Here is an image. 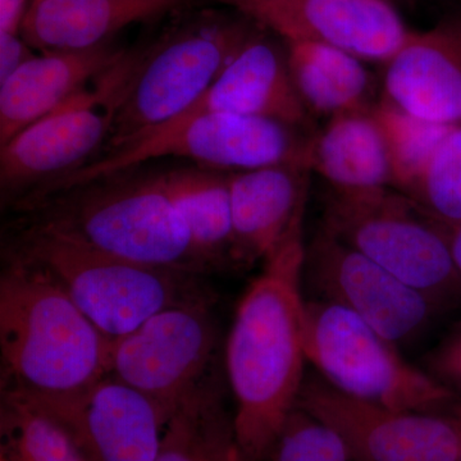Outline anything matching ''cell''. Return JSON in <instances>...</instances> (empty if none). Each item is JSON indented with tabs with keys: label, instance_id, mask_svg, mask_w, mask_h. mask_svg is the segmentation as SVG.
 I'll list each match as a JSON object with an SVG mask.
<instances>
[{
	"label": "cell",
	"instance_id": "obj_1",
	"mask_svg": "<svg viewBox=\"0 0 461 461\" xmlns=\"http://www.w3.org/2000/svg\"><path fill=\"white\" fill-rule=\"evenodd\" d=\"M305 244L288 233L245 291L226 342L236 437L248 461H268L304 384Z\"/></svg>",
	"mask_w": 461,
	"mask_h": 461
},
{
	"label": "cell",
	"instance_id": "obj_2",
	"mask_svg": "<svg viewBox=\"0 0 461 461\" xmlns=\"http://www.w3.org/2000/svg\"><path fill=\"white\" fill-rule=\"evenodd\" d=\"M112 339L41 267L8 253L0 278L2 388L71 393L108 375Z\"/></svg>",
	"mask_w": 461,
	"mask_h": 461
},
{
	"label": "cell",
	"instance_id": "obj_3",
	"mask_svg": "<svg viewBox=\"0 0 461 461\" xmlns=\"http://www.w3.org/2000/svg\"><path fill=\"white\" fill-rule=\"evenodd\" d=\"M27 224L130 262L209 273L173 204L162 172L111 173L17 206Z\"/></svg>",
	"mask_w": 461,
	"mask_h": 461
},
{
	"label": "cell",
	"instance_id": "obj_4",
	"mask_svg": "<svg viewBox=\"0 0 461 461\" xmlns=\"http://www.w3.org/2000/svg\"><path fill=\"white\" fill-rule=\"evenodd\" d=\"M8 253L50 273L109 339L171 306L214 299L203 276L112 257L32 224L23 223Z\"/></svg>",
	"mask_w": 461,
	"mask_h": 461
},
{
	"label": "cell",
	"instance_id": "obj_5",
	"mask_svg": "<svg viewBox=\"0 0 461 461\" xmlns=\"http://www.w3.org/2000/svg\"><path fill=\"white\" fill-rule=\"evenodd\" d=\"M257 27L236 12L203 11L142 47L118 95L108 153L189 111Z\"/></svg>",
	"mask_w": 461,
	"mask_h": 461
},
{
	"label": "cell",
	"instance_id": "obj_6",
	"mask_svg": "<svg viewBox=\"0 0 461 461\" xmlns=\"http://www.w3.org/2000/svg\"><path fill=\"white\" fill-rule=\"evenodd\" d=\"M313 135L269 118L203 113L163 124L131 142L30 191V202L71 189L158 158L177 157L200 167L241 172L282 163H305Z\"/></svg>",
	"mask_w": 461,
	"mask_h": 461
},
{
	"label": "cell",
	"instance_id": "obj_7",
	"mask_svg": "<svg viewBox=\"0 0 461 461\" xmlns=\"http://www.w3.org/2000/svg\"><path fill=\"white\" fill-rule=\"evenodd\" d=\"M306 362L333 388L395 411L454 414L461 396L403 359L400 348L342 306L306 299Z\"/></svg>",
	"mask_w": 461,
	"mask_h": 461
},
{
	"label": "cell",
	"instance_id": "obj_8",
	"mask_svg": "<svg viewBox=\"0 0 461 461\" xmlns=\"http://www.w3.org/2000/svg\"><path fill=\"white\" fill-rule=\"evenodd\" d=\"M321 227L445 308L461 302V278L445 227L403 194L390 187H330Z\"/></svg>",
	"mask_w": 461,
	"mask_h": 461
},
{
	"label": "cell",
	"instance_id": "obj_9",
	"mask_svg": "<svg viewBox=\"0 0 461 461\" xmlns=\"http://www.w3.org/2000/svg\"><path fill=\"white\" fill-rule=\"evenodd\" d=\"M141 48L122 59L66 104L26 127L0 147L3 194L21 196L81 168L109 140L118 95L132 75Z\"/></svg>",
	"mask_w": 461,
	"mask_h": 461
},
{
	"label": "cell",
	"instance_id": "obj_10",
	"mask_svg": "<svg viewBox=\"0 0 461 461\" xmlns=\"http://www.w3.org/2000/svg\"><path fill=\"white\" fill-rule=\"evenodd\" d=\"M303 287L309 299L348 309L399 348L420 341L447 311L321 226L305 245Z\"/></svg>",
	"mask_w": 461,
	"mask_h": 461
},
{
	"label": "cell",
	"instance_id": "obj_11",
	"mask_svg": "<svg viewBox=\"0 0 461 461\" xmlns=\"http://www.w3.org/2000/svg\"><path fill=\"white\" fill-rule=\"evenodd\" d=\"M213 302L171 306L129 335L112 339L108 375L175 411L218 372L220 330Z\"/></svg>",
	"mask_w": 461,
	"mask_h": 461
},
{
	"label": "cell",
	"instance_id": "obj_12",
	"mask_svg": "<svg viewBox=\"0 0 461 461\" xmlns=\"http://www.w3.org/2000/svg\"><path fill=\"white\" fill-rule=\"evenodd\" d=\"M296 406L338 433L353 461H460L461 409L395 411L345 395L317 373L305 375Z\"/></svg>",
	"mask_w": 461,
	"mask_h": 461
},
{
	"label": "cell",
	"instance_id": "obj_13",
	"mask_svg": "<svg viewBox=\"0 0 461 461\" xmlns=\"http://www.w3.org/2000/svg\"><path fill=\"white\" fill-rule=\"evenodd\" d=\"M284 42H317L387 65L409 30L384 0H212Z\"/></svg>",
	"mask_w": 461,
	"mask_h": 461
},
{
	"label": "cell",
	"instance_id": "obj_14",
	"mask_svg": "<svg viewBox=\"0 0 461 461\" xmlns=\"http://www.w3.org/2000/svg\"><path fill=\"white\" fill-rule=\"evenodd\" d=\"M23 395L65 427L86 461H156L173 412L109 375L71 393Z\"/></svg>",
	"mask_w": 461,
	"mask_h": 461
},
{
	"label": "cell",
	"instance_id": "obj_15",
	"mask_svg": "<svg viewBox=\"0 0 461 461\" xmlns=\"http://www.w3.org/2000/svg\"><path fill=\"white\" fill-rule=\"evenodd\" d=\"M384 66L386 102L429 122L461 123V8L411 32Z\"/></svg>",
	"mask_w": 461,
	"mask_h": 461
},
{
	"label": "cell",
	"instance_id": "obj_16",
	"mask_svg": "<svg viewBox=\"0 0 461 461\" xmlns=\"http://www.w3.org/2000/svg\"><path fill=\"white\" fill-rule=\"evenodd\" d=\"M277 39L258 26L204 95L172 122L203 113H232L308 129L311 113L291 77L286 45Z\"/></svg>",
	"mask_w": 461,
	"mask_h": 461
},
{
	"label": "cell",
	"instance_id": "obj_17",
	"mask_svg": "<svg viewBox=\"0 0 461 461\" xmlns=\"http://www.w3.org/2000/svg\"><path fill=\"white\" fill-rule=\"evenodd\" d=\"M311 173L305 163L229 173L235 268L266 262L303 223Z\"/></svg>",
	"mask_w": 461,
	"mask_h": 461
},
{
	"label": "cell",
	"instance_id": "obj_18",
	"mask_svg": "<svg viewBox=\"0 0 461 461\" xmlns=\"http://www.w3.org/2000/svg\"><path fill=\"white\" fill-rule=\"evenodd\" d=\"M126 51L108 41L90 50L36 54L0 84V147L89 89Z\"/></svg>",
	"mask_w": 461,
	"mask_h": 461
},
{
	"label": "cell",
	"instance_id": "obj_19",
	"mask_svg": "<svg viewBox=\"0 0 461 461\" xmlns=\"http://www.w3.org/2000/svg\"><path fill=\"white\" fill-rule=\"evenodd\" d=\"M191 0H32L21 36L33 50H84L135 23L175 14Z\"/></svg>",
	"mask_w": 461,
	"mask_h": 461
},
{
	"label": "cell",
	"instance_id": "obj_20",
	"mask_svg": "<svg viewBox=\"0 0 461 461\" xmlns=\"http://www.w3.org/2000/svg\"><path fill=\"white\" fill-rule=\"evenodd\" d=\"M309 167L336 190L393 187L386 139L372 108L330 117L312 136Z\"/></svg>",
	"mask_w": 461,
	"mask_h": 461
},
{
	"label": "cell",
	"instance_id": "obj_21",
	"mask_svg": "<svg viewBox=\"0 0 461 461\" xmlns=\"http://www.w3.org/2000/svg\"><path fill=\"white\" fill-rule=\"evenodd\" d=\"M229 173L200 166L162 172L173 204L211 272L235 268Z\"/></svg>",
	"mask_w": 461,
	"mask_h": 461
},
{
	"label": "cell",
	"instance_id": "obj_22",
	"mask_svg": "<svg viewBox=\"0 0 461 461\" xmlns=\"http://www.w3.org/2000/svg\"><path fill=\"white\" fill-rule=\"evenodd\" d=\"M288 69L309 113L335 115L366 111L372 78L363 60L317 42H285Z\"/></svg>",
	"mask_w": 461,
	"mask_h": 461
},
{
	"label": "cell",
	"instance_id": "obj_23",
	"mask_svg": "<svg viewBox=\"0 0 461 461\" xmlns=\"http://www.w3.org/2000/svg\"><path fill=\"white\" fill-rule=\"evenodd\" d=\"M156 461H248L224 406L220 373L185 397L167 423Z\"/></svg>",
	"mask_w": 461,
	"mask_h": 461
},
{
	"label": "cell",
	"instance_id": "obj_24",
	"mask_svg": "<svg viewBox=\"0 0 461 461\" xmlns=\"http://www.w3.org/2000/svg\"><path fill=\"white\" fill-rule=\"evenodd\" d=\"M0 461H86L65 427L23 393L2 388Z\"/></svg>",
	"mask_w": 461,
	"mask_h": 461
},
{
	"label": "cell",
	"instance_id": "obj_25",
	"mask_svg": "<svg viewBox=\"0 0 461 461\" xmlns=\"http://www.w3.org/2000/svg\"><path fill=\"white\" fill-rule=\"evenodd\" d=\"M372 112L386 139L393 187L405 195L420 181L437 148L455 124L421 120L384 99L375 103Z\"/></svg>",
	"mask_w": 461,
	"mask_h": 461
},
{
	"label": "cell",
	"instance_id": "obj_26",
	"mask_svg": "<svg viewBox=\"0 0 461 461\" xmlns=\"http://www.w3.org/2000/svg\"><path fill=\"white\" fill-rule=\"evenodd\" d=\"M405 195L441 226L461 223V123L446 135L420 181Z\"/></svg>",
	"mask_w": 461,
	"mask_h": 461
},
{
	"label": "cell",
	"instance_id": "obj_27",
	"mask_svg": "<svg viewBox=\"0 0 461 461\" xmlns=\"http://www.w3.org/2000/svg\"><path fill=\"white\" fill-rule=\"evenodd\" d=\"M268 461H353L338 433L299 406L288 415Z\"/></svg>",
	"mask_w": 461,
	"mask_h": 461
},
{
	"label": "cell",
	"instance_id": "obj_28",
	"mask_svg": "<svg viewBox=\"0 0 461 461\" xmlns=\"http://www.w3.org/2000/svg\"><path fill=\"white\" fill-rule=\"evenodd\" d=\"M423 369L461 396V323L426 355Z\"/></svg>",
	"mask_w": 461,
	"mask_h": 461
},
{
	"label": "cell",
	"instance_id": "obj_29",
	"mask_svg": "<svg viewBox=\"0 0 461 461\" xmlns=\"http://www.w3.org/2000/svg\"><path fill=\"white\" fill-rule=\"evenodd\" d=\"M35 56L21 33L0 32V84Z\"/></svg>",
	"mask_w": 461,
	"mask_h": 461
},
{
	"label": "cell",
	"instance_id": "obj_30",
	"mask_svg": "<svg viewBox=\"0 0 461 461\" xmlns=\"http://www.w3.org/2000/svg\"><path fill=\"white\" fill-rule=\"evenodd\" d=\"M32 0H0V32L21 33Z\"/></svg>",
	"mask_w": 461,
	"mask_h": 461
},
{
	"label": "cell",
	"instance_id": "obj_31",
	"mask_svg": "<svg viewBox=\"0 0 461 461\" xmlns=\"http://www.w3.org/2000/svg\"><path fill=\"white\" fill-rule=\"evenodd\" d=\"M445 230L448 244H450L455 267H456V271L461 278V223L453 227H445Z\"/></svg>",
	"mask_w": 461,
	"mask_h": 461
},
{
	"label": "cell",
	"instance_id": "obj_32",
	"mask_svg": "<svg viewBox=\"0 0 461 461\" xmlns=\"http://www.w3.org/2000/svg\"><path fill=\"white\" fill-rule=\"evenodd\" d=\"M388 5H393V7L399 9L400 7L414 8L420 0H384Z\"/></svg>",
	"mask_w": 461,
	"mask_h": 461
},
{
	"label": "cell",
	"instance_id": "obj_33",
	"mask_svg": "<svg viewBox=\"0 0 461 461\" xmlns=\"http://www.w3.org/2000/svg\"><path fill=\"white\" fill-rule=\"evenodd\" d=\"M460 420H461V411H459ZM460 461H461V454H460Z\"/></svg>",
	"mask_w": 461,
	"mask_h": 461
}]
</instances>
